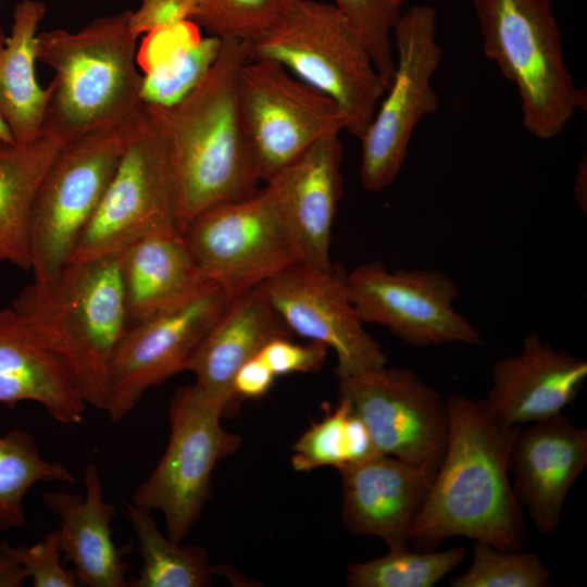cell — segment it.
<instances>
[{
	"label": "cell",
	"mask_w": 587,
	"mask_h": 587,
	"mask_svg": "<svg viewBox=\"0 0 587 587\" xmlns=\"http://www.w3.org/2000/svg\"><path fill=\"white\" fill-rule=\"evenodd\" d=\"M178 230L175 186L161 115L142 101L118 165L68 261L118 254L138 238Z\"/></svg>",
	"instance_id": "8"
},
{
	"label": "cell",
	"mask_w": 587,
	"mask_h": 587,
	"mask_svg": "<svg viewBox=\"0 0 587 587\" xmlns=\"http://www.w3.org/2000/svg\"><path fill=\"white\" fill-rule=\"evenodd\" d=\"M0 141L4 143H14L9 127L0 116Z\"/></svg>",
	"instance_id": "40"
},
{
	"label": "cell",
	"mask_w": 587,
	"mask_h": 587,
	"mask_svg": "<svg viewBox=\"0 0 587 587\" xmlns=\"http://www.w3.org/2000/svg\"><path fill=\"white\" fill-rule=\"evenodd\" d=\"M7 145H12V143H4V142L0 141V152Z\"/></svg>",
	"instance_id": "42"
},
{
	"label": "cell",
	"mask_w": 587,
	"mask_h": 587,
	"mask_svg": "<svg viewBox=\"0 0 587 587\" xmlns=\"http://www.w3.org/2000/svg\"><path fill=\"white\" fill-rule=\"evenodd\" d=\"M465 558L461 546L445 551L389 549L384 557L350 564L346 580L351 587H432Z\"/></svg>",
	"instance_id": "29"
},
{
	"label": "cell",
	"mask_w": 587,
	"mask_h": 587,
	"mask_svg": "<svg viewBox=\"0 0 587 587\" xmlns=\"http://www.w3.org/2000/svg\"><path fill=\"white\" fill-rule=\"evenodd\" d=\"M191 22L209 36L247 43L265 34L294 0H198Z\"/></svg>",
	"instance_id": "32"
},
{
	"label": "cell",
	"mask_w": 587,
	"mask_h": 587,
	"mask_svg": "<svg viewBox=\"0 0 587 587\" xmlns=\"http://www.w3.org/2000/svg\"><path fill=\"white\" fill-rule=\"evenodd\" d=\"M378 454L395 457L435 475L449 436L446 400L416 373L386 366L341 379Z\"/></svg>",
	"instance_id": "14"
},
{
	"label": "cell",
	"mask_w": 587,
	"mask_h": 587,
	"mask_svg": "<svg viewBox=\"0 0 587 587\" xmlns=\"http://www.w3.org/2000/svg\"><path fill=\"white\" fill-rule=\"evenodd\" d=\"M344 282L363 324L384 326L414 347L483 345L478 330L454 308L460 297L458 285L439 271L390 272L373 261L354 267Z\"/></svg>",
	"instance_id": "13"
},
{
	"label": "cell",
	"mask_w": 587,
	"mask_h": 587,
	"mask_svg": "<svg viewBox=\"0 0 587 587\" xmlns=\"http://www.w3.org/2000/svg\"><path fill=\"white\" fill-rule=\"evenodd\" d=\"M243 129L259 180L267 182L346 120L326 95L268 59H249L237 76Z\"/></svg>",
	"instance_id": "12"
},
{
	"label": "cell",
	"mask_w": 587,
	"mask_h": 587,
	"mask_svg": "<svg viewBox=\"0 0 587 587\" xmlns=\"http://www.w3.org/2000/svg\"><path fill=\"white\" fill-rule=\"evenodd\" d=\"M262 285L289 330L335 351L339 380L386 366L388 358L363 328L344 277L296 264Z\"/></svg>",
	"instance_id": "16"
},
{
	"label": "cell",
	"mask_w": 587,
	"mask_h": 587,
	"mask_svg": "<svg viewBox=\"0 0 587 587\" xmlns=\"http://www.w3.org/2000/svg\"><path fill=\"white\" fill-rule=\"evenodd\" d=\"M334 1V5L366 45L374 65L388 88L396 67L391 33L401 15L400 7L392 0Z\"/></svg>",
	"instance_id": "33"
},
{
	"label": "cell",
	"mask_w": 587,
	"mask_h": 587,
	"mask_svg": "<svg viewBox=\"0 0 587 587\" xmlns=\"http://www.w3.org/2000/svg\"><path fill=\"white\" fill-rule=\"evenodd\" d=\"M229 301L220 286L210 283L188 302L128 326L113 361L105 409L112 422L133 411L149 388L189 370Z\"/></svg>",
	"instance_id": "15"
},
{
	"label": "cell",
	"mask_w": 587,
	"mask_h": 587,
	"mask_svg": "<svg viewBox=\"0 0 587 587\" xmlns=\"http://www.w3.org/2000/svg\"><path fill=\"white\" fill-rule=\"evenodd\" d=\"M12 308L63 364L87 404L107 409L113 361L128 328L118 254L68 261L24 287Z\"/></svg>",
	"instance_id": "3"
},
{
	"label": "cell",
	"mask_w": 587,
	"mask_h": 587,
	"mask_svg": "<svg viewBox=\"0 0 587 587\" xmlns=\"http://www.w3.org/2000/svg\"><path fill=\"white\" fill-rule=\"evenodd\" d=\"M40 403L63 424L84 420L87 403L60 360L11 307L0 309V403Z\"/></svg>",
	"instance_id": "23"
},
{
	"label": "cell",
	"mask_w": 587,
	"mask_h": 587,
	"mask_svg": "<svg viewBox=\"0 0 587 587\" xmlns=\"http://www.w3.org/2000/svg\"><path fill=\"white\" fill-rule=\"evenodd\" d=\"M486 58L514 83L523 125L539 139L557 137L586 92L566 67L551 0H472Z\"/></svg>",
	"instance_id": "6"
},
{
	"label": "cell",
	"mask_w": 587,
	"mask_h": 587,
	"mask_svg": "<svg viewBox=\"0 0 587 587\" xmlns=\"http://www.w3.org/2000/svg\"><path fill=\"white\" fill-rule=\"evenodd\" d=\"M182 236L205 279L230 300L301 264L266 185L243 199L205 209Z\"/></svg>",
	"instance_id": "10"
},
{
	"label": "cell",
	"mask_w": 587,
	"mask_h": 587,
	"mask_svg": "<svg viewBox=\"0 0 587 587\" xmlns=\"http://www.w3.org/2000/svg\"><path fill=\"white\" fill-rule=\"evenodd\" d=\"M250 59H268L329 97L361 140L387 84L370 51L334 4L294 0L261 37L247 43Z\"/></svg>",
	"instance_id": "5"
},
{
	"label": "cell",
	"mask_w": 587,
	"mask_h": 587,
	"mask_svg": "<svg viewBox=\"0 0 587 587\" xmlns=\"http://www.w3.org/2000/svg\"><path fill=\"white\" fill-rule=\"evenodd\" d=\"M138 540L142 565L128 587H204L211 585L213 567L202 547H180L158 529L151 512L125 503Z\"/></svg>",
	"instance_id": "27"
},
{
	"label": "cell",
	"mask_w": 587,
	"mask_h": 587,
	"mask_svg": "<svg viewBox=\"0 0 587 587\" xmlns=\"http://www.w3.org/2000/svg\"><path fill=\"white\" fill-rule=\"evenodd\" d=\"M224 412L196 384L178 388L170 401L165 451L132 495L133 504L163 514L173 541L180 544L197 523L217 462L241 446L238 435L223 428Z\"/></svg>",
	"instance_id": "9"
},
{
	"label": "cell",
	"mask_w": 587,
	"mask_h": 587,
	"mask_svg": "<svg viewBox=\"0 0 587 587\" xmlns=\"http://www.w3.org/2000/svg\"><path fill=\"white\" fill-rule=\"evenodd\" d=\"M222 38L195 35L167 64L143 76L142 101L170 107L191 91L207 75L217 58Z\"/></svg>",
	"instance_id": "31"
},
{
	"label": "cell",
	"mask_w": 587,
	"mask_h": 587,
	"mask_svg": "<svg viewBox=\"0 0 587 587\" xmlns=\"http://www.w3.org/2000/svg\"><path fill=\"white\" fill-rule=\"evenodd\" d=\"M342 519L354 535L375 536L389 549L410 545V530L434 475L386 454L339 471Z\"/></svg>",
	"instance_id": "20"
},
{
	"label": "cell",
	"mask_w": 587,
	"mask_h": 587,
	"mask_svg": "<svg viewBox=\"0 0 587 587\" xmlns=\"http://www.w3.org/2000/svg\"><path fill=\"white\" fill-rule=\"evenodd\" d=\"M351 410L350 400L339 396L337 407L299 437L291 457L296 471L308 472L323 466L340 471L348 465V419Z\"/></svg>",
	"instance_id": "34"
},
{
	"label": "cell",
	"mask_w": 587,
	"mask_h": 587,
	"mask_svg": "<svg viewBox=\"0 0 587 587\" xmlns=\"http://www.w3.org/2000/svg\"><path fill=\"white\" fill-rule=\"evenodd\" d=\"M437 23L433 5L415 4L401 13L394 27V76L360 140V178L369 191H382L394 183L404 164L414 129L439 108L438 95L432 87L442 59Z\"/></svg>",
	"instance_id": "11"
},
{
	"label": "cell",
	"mask_w": 587,
	"mask_h": 587,
	"mask_svg": "<svg viewBox=\"0 0 587 587\" xmlns=\"http://www.w3.org/2000/svg\"><path fill=\"white\" fill-rule=\"evenodd\" d=\"M586 378V359L554 348L533 330L516 354L494 363L484 400L502 425L524 426L562 413Z\"/></svg>",
	"instance_id": "18"
},
{
	"label": "cell",
	"mask_w": 587,
	"mask_h": 587,
	"mask_svg": "<svg viewBox=\"0 0 587 587\" xmlns=\"http://www.w3.org/2000/svg\"><path fill=\"white\" fill-rule=\"evenodd\" d=\"M85 496L52 490L42 494L46 507L60 517V546L74 564L78 583L88 587H128V564L124 560L133 546H117L111 522L115 507L104 500L97 466H86Z\"/></svg>",
	"instance_id": "21"
},
{
	"label": "cell",
	"mask_w": 587,
	"mask_h": 587,
	"mask_svg": "<svg viewBox=\"0 0 587 587\" xmlns=\"http://www.w3.org/2000/svg\"><path fill=\"white\" fill-rule=\"evenodd\" d=\"M198 0H141L139 8L130 13L129 24L137 35L168 28L191 21L198 9Z\"/></svg>",
	"instance_id": "37"
},
{
	"label": "cell",
	"mask_w": 587,
	"mask_h": 587,
	"mask_svg": "<svg viewBox=\"0 0 587 587\" xmlns=\"http://www.w3.org/2000/svg\"><path fill=\"white\" fill-rule=\"evenodd\" d=\"M396 4H398L399 7H401L405 0H392Z\"/></svg>",
	"instance_id": "41"
},
{
	"label": "cell",
	"mask_w": 587,
	"mask_h": 587,
	"mask_svg": "<svg viewBox=\"0 0 587 587\" xmlns=\"http://www.w3.org/2000/svg\"><path fill=\"white\" fill-rule=\"evenodd\" d=\"M118 258L128 323L182 305L211 283L178 230L142 236Z\"/></svg>",
	"instance_id": "24"
},
{
	"label": "cell",
	"mask_w": 587,
	"mask_h": 587,
	"mask_svg": "<svg viewBox=\"0 0 587 587\" xmlns=\"http://www.w3.org/2000/svg\"><path fill=\"white\" fill-rule=\"evenodd\" d=\"M289 329L270 302L263 285L232 299L195 354L189 372L196 385L224 410L235 398L233 380L239 367Z\"/></svg>",
	"instance_id": "22"
},
{
	"label": "cell",
	"mask_w": 587,
	"mask_h": 587,
	"mask_svg": "<svg viewBox=\"0 0 587 587\" xmlns=\"http://www.w3.org/2000/svg\"><path fill=\"white\" fill-rule=\"evenodd\" d=\"M328 348L310 340L305 345L292 342L288 337L268 341L259 355L272 372L278 375L290 373H314L323 365Z\"/></svg>",
	"instance_id": "36"
},
{
	"label": "cell",
	"mask_w": 587,
	"mask_h": 587,
	"mask_svg": "<svg viewBox=\"0 0 587 587\" xmlns=\"http://www.w3.org/2000/svg\"><path fill=\"white\" fill-rule=\"evenodd\" d=\"M130 10L92 20L77 32L51 29L36 36V60L53 70L46 88L42 134L63 145L115 125L142 103L137 36Z\"/></svg>",
	"instance_id": "4"
},
{
	"label": "cell",
	"mask_w": 587,
	"mask_h": 587,
	"mask_svg": "<svg viewBox=\"0 0 587 587\" xmlns=\"http://www.w3.org/2000/svg\"><path fill=\"white\" fill-rule=\"evenodd\" d=\"M0 547L24 566L28 577L33 578L34 587L78 586L74 569L67 570L62 565L58 529L49 532L30 547H12L7 542H1Z\"/></svg>",
	"instance_id": "35"
},
{
	"label": "cell",
	"mask_w": 587,
	"mask_h": 587,
	"mask_svg": "<svg viewBox=\"0 0 587 587\" xmlns=\"http://www.w3.org/2000/svg\"><path fill=\"white\" fill-rule=\"evenodd\" d=\"M276 375L258 354L245 362L236 372L233 380L235 397L255 399L264 396L271 388Z\"/></svg>",
	"instance_id": "38"
},
{
	"label": "cell",
	"mask_w": 587,
	"mask_h": 587,
	"mask_svg": "<svg viewBox=\"0 0 587 587\" xmlns=\"http://www.w3.org/2000/svg\"><path fill=\"white\" fill-rule=\"evenodd\" d=\"M551 573L538 554L474 542L471 566L451 587H547Z\"/></svg>",
	"instance_id": "30"
},
{
	"label": "cell",
	"mask_w": 587,
	"mask_h": 587,
	"mask_svg": "<svg viewBox=\"0 0 587 587\" xmlns=\"http://www.w3.org/2000/svg\"><path fill=\"white\" fill-rule=\"evenodd\" d=\"M247 42L224 38L203 79L170 107H157L167 139L182 234L202 211L254 193L257 177L237 97Z\"/></svg>",
	"instance_id": "2"
},
{
	"label": "cell",
	"mask_w": 587,
	"mask_h": 587,
	"mask_svg": "<svg viewBox=\"0 0 587 587\" xmlns=\"http://www.w3.org/2000/svg\"><path fill=\"white\" fill-rule=\"evenodd\" d=\"M587 465V428L562 413L520 428L511 454L514 495L536 529L561 524L566 496Z\"/></svg>",
	"instance_id": "19"
},
{
	"label": "cell",
	"mask_w": 587,
	"mask_h": 587,
	"mask_svg": "<svg viewBox=\"0 0 587 587\" xmlns=\"http://www.w3.org/2000/svg\"><path fill=\"white\" fill-rule=\"evenodd\" d=\"M342 158L339 133H329L265 182L297 246L301 264L323 274L335 272L329 251L333 223L342 196Z\"/></svg>",
	"instance_id": "17"
},
{
	"label": "cell",
	"mask_w": 587,
	"mask_h": 587,
	"mask_svg": "<svg viewBox=\"0 0 587 587\" xmlns=\"http://www.w3.org/2000/svg\"><path fill=\"white\" fill-rule=\"evenodd\" d=\"M27 577L24 566L0 547V587H21Z\"/></svg>",
	"instance_id": "39"
},
{
	"label": "cell",
	"mask_w": 587,
	"mask_h": 587,
	"mask_svg": "<svg viewBox=\"0 0 587 587\" xmlns=\"http://www.w3.org/2000/svg\"><path fill=\"white\" fill-rule=\"evenodd\" d=\"M138 111L121 123L64 143L48 167L28 223L34 282L50 280L68 262L118 165Z\"/></svg>",
	"instance_id": "7"
},
{
	"label": "cell",
	"mask_w": 587,
	"mask_h": 587,
	"mask_svg": "<svg viewBox=\"0 0 587 587\" xmlns=\"http://www.w3.org/2000/svg\"><path fill=\"white\" fill-rule=\"evenodd\" d=\"M446 400L449 436L441 463L410 530L417 551L465 537L500 550H521L526 523L510 479L511 454L522 426H504L484 399Z\"/></svg>",
	"instance_id": "1"
},
{
	"label": "cell",
	"mask_w": 587,
	"mask_h": 587,
	"mask_svg": "<svg viewBox=\"0 0 587 587\" xmlns=\"http://www.w3.org/2000/svg\"><path fill=\"white\" fill-rule=\"evenodd\" d=\"M0 2H1V0H0Z\"/></svg>",
	"instance_id": "43"
},
{
	"label": "cell",
	"mask_w": 587,
	"mask_h": 587,
	"mask_svg": "<svg viewBox=\"0 0 587 587\" xmlns=\"http://www.w3.org/2000/svg\"><path fill=\"white\" fill-rule=\"evenodd\" d=\"M63 143L41 135L0 152V262L29 270L28 223L37 189Z\"/></svg>",
	"instance_id": "26"
},
{
	"label": "cell",
	"mask_w": 587,
	"mask_h": 587,
	"mask_svg": "<svg viewBox=\"0 0 587 587\" xmlns=\"http://www.w3.org/2000/svg\"><path fill=\"white\" fill-rule=\"evenodd\" d=\"M75 480L66 466L41 457L28 432L15 428L0 436V532L25 524L23 502L35 484Z\"/></svg>",
	"instance_id": "28"
},
{
	"label": "cell",
	"mask_w": 587,
	"mask_h": 587,
	"mask_svg": "<svg viewBox=\"0 0 587 587\" xmlns=\"http://www.w3.org/2000/svg\"><path fill=\"white\" fill-rule=\"evenodd\" d=\"M45 14L42 1L22 0L14 8L10 36L0 26V116L18 145L42 135L46 89L35 76V48Z\"/></svg>",
	"instance_id": "25"
}]
</instances>
